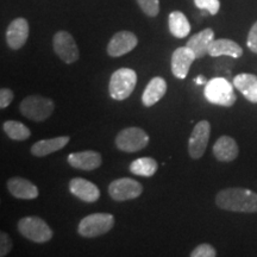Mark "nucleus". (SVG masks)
<instances>
[{"mask_svg":"<svg viewBox=\"0 0 257 257\" xmlns=\"http://www.w3.org/2000/svg\"><path fill=\"white\" fill-rule=\"evenodd\" d=\"M246 46L252 53L257 54V22L250 29L248 40H246Z\"/></svg>","mask_w":257,"mask_h":257,"instance_id":"31","label":"nucleus"},{"mask_svg":"<svg viewBox=\"0 0 257 257\" xmlns=\"http://www.w3.org/2000/svg\"><path fill=\"white\" fill-rule=\"evenodd\" d=\"M169 31L176 38H185L191 32V24L186 16L180 11H173L168 18Z\"/></svg>","mask_w":257,"mask_h":257,"instance_id":"23","label":"nucleus"},{"mask_svg":"<svg viewBox=\"0 0 257 257\" xmlns=\"http://www.w3.org/2000/svg\"><path fill=\"white\" fill-rule=\"evenodd\" d=\"M208 55L213 57L230 56L233 59H238L243 55V49L234 41L220 38V40H214L212 42L210 49H208Z\"/></svg>","mask_w":257,"mask_h":257,"instance_id":"19","label":"nucleus"},{"mask_svg":"<svg viewBox=\"0 0 257 257\" xmlns=\"http://www.w3.org/2000/svg\"><path fill=\"white\" fill-rule=\"evenodd\" d=\"M142 192V185L130 178L117 179L108 186V194L114 201L133 200L140 197Z\"/></svg>","mask_w":257,"mask_h":257,"instance_id":"9","label":"nucleus"},{"mask_svg":"<svg viewBox=\"0 0 257 257\" xmlns=\"http://www.w3.org/2000/svg\"><path fill=\"white\" fill-rule=\"evenodd\" d=\"M195 82H197L198 85H206V83H207L206 78H205V76H202V75L198 76V78L195 79Z\"/></svg>","mask_w":257,"mask_h":257,"instance_id":"32","label":"nucleus"},{"mask_svg":"<svg viewBox=\"0 0 257 257\" xmlns=\"http://www.w3.org/2000/svg\"><path fill=\"white\" fill-rule=\"evenodd\" d=\"M54 51L64 63L72 64L79 60L80 53L76 42L69 32L59 31L56 32L53 40Z\"/></svg>","mask_w":257,"mask_h":257,"instance_id":"8","label":"nucleus"},{"mask_svg":"<svg viewBox=\"0 0 257 257\" xmlns=\"http://www.w3.org/2000/svg\"><path fill=\"white\" fill-rule=\"evenodd\" d=\"M149 144V136L141 127L123 128L115 137V147L121 152L136 153Z\"/></svg>","mask_w":257,"mask_h":257,"instance_id":"7","label":"nucleus"},{"mask_svg":"<svg viewBox=\"0 0 257 257\" xmlns=\"http://www.w3.org/2000/svg\"><path fill=\"white\" fill-rule=\"evenodd\" d=\"M167 92V82L161 76H156L150 80L142 95V102L147 107H152L157 101L163 98Z\"/></svg>","mask_w":257,"mask_h":257,"instance_id":"20","label":"nucleus"},{"mask_svg":"<svg viewBox=\"0 0 257 257\" xmlns=\"http://www.w3.org/2000/svg\"><path fill=\"white\" fill-rule=\"evenodd\" d=\"M68 163L76 169L94 170L101 166L102 159L99 153L87 150V152L70 154L68 156Z\"/></svg>","mask_w":257,"mask_h":257,"instance_id":"15","label":"nucleus"},{"mask_svg":"<svg viewBox=\"0 0 257 257\" xmlns=\"http://www.w3.org/2000/svg\"><path fill=\"white\" fill-rule=\"evenodd\" d=\"M194 4L198 9L208 11V14L212 16L217 15L220 9L219 0H194Z\"/></svg>","mask_w":257,"mask_h":257,"instance_id":"27","label":"nucleus"},{"mask_svg":"<svg viewBox=\"0 0 257 257\" xmlns=\"http://www.w3.org/2000/svg\"><path fill=\"white\" fill-rule=\"evenodd\" d=\"M141 10L149 17H156L160 12L159 0H136Z\"/></svg>","mask_w":257,"mask_h":257,"instance_id":"26","label":"nucleus"},{"mask_svg":"<svg viewBox=\"0 0 257 257\" xmlns=\"http://www.w3.org/2000/svg\"><path fill=\"white\" fill-rule=\"evenodd\" d=\"M157 162L153 157H141L131 162L130 172L135 175L143 176V178H150L157 172Z\"/></svg>","mask_w":257,"mask_h":257,"instance_id":"24","label":"nucleus"},{"mask_svg":"<svg viewBox=\"0 0 257 257\" xmlns=\"http://www.w3.org/2000/svg\"><path fill=\"white\" fill-rule=\"evenodd\" d=\"M217 251L213 246L210 244L204 243L198 245L193 251L191 252V257H216Z\"/></svg>","mask_w":257,"mask_h":257,"instance_id":"28","label":"nucleus"},{"mask_svg":"<svg viewBox=\"0 0 257 257\" xmlns=\"http://www.w3.org/2000/svg\"><path fill=\"white\" fill-rule=\"evenodd\" d=\"M137 83V74L134 69L120 68L112 74L110 83H108V92L112 99L114 100H125L133 94Z\"/></svg>","mask_w":257,"mask_h":257,"instance_id":"3","label":"nucleus"},{"mask_svg":"<svg viewBox=\"0 0 257 257\" xmlns=\"http://www.w3.org/2000/svg\"><path fill=\"white\" fill-rule=\"evenodd\" d=\"M214 41V31L212 29L207 28L201 30L198 34L193 35L187 42V46L191 49L197 59H201L206 54H208V49L212 42Z\"/></svg>","mask_w":257,"mask_h":257,"instance_id":"16","label":"nucleus"},{"mask_svg":"<svg viewBox=\"0 0 257 257\" xmlns=\"http://www.w3.org/2000/svg\"><path fill=\"white\" fill-rule=\"evenodd\" d=\"M9 192L15 198L31 200L38 197V189L32 182L23 178H12L8 181Z\"/></svg>","mask_w":257,"mask_h":257,"instance_id":"18","label":"nucleus"},{"mask_svg":"<svg viewBox=\"0 0 257 257\" xmlns=\"http://www.w3.org/2000/svg\"><path fill=\"white\" fill-rule=\"evenodd\" d=\"M197 59L194 53L186 47H180L176 49L172 55V73L175 78L180 80L186 79L188 75L189 68H191L192 63Z\"/></svg>","mask_w":257,"mask_h":257,"instance_id":"12","label":"nucleus"},{"mask_svg":"<svg viewBox=\"0 0 257 257\" xmlns=\"http://www.w3.org/2000/svg\"><path fill=\"white\" fill-rule=\"evenodd\" d=\"M12 249V240L9 237L8 233H0V256H8L9 252Z\"/></svg>","mask_w":257,"mask_h":257,"instance_id":"29","label":"nucleus"},{"mask_svg":"<svg viewBox=\"0 0 257 257\" xmlns=\"http://www.w3.org/2000/svg\"><path fill=\"white\" fill-rule=\"evenodd\" d=\"M216 204L225 211L253 213L257 212V193L245 188H226L218 193Z\"/></svg>","mask_w":257,"mask_h":257,"instance_id":"1","label":"nucleus"},{"mask_svg":"<svg viewBox=\"0 0 257 257\" xmlns=\"http://www.w3.org/2000/svg\"><path fill=\"white\" fill-rule=\"evenodd\" d=\"M14 92L10 88H2L0 89V108L8 107V106L11 104L12 100H14Z\"/></svg>","mask_w":257,"mask_h":257,"instance_id":"30","label":"nucleus"},{"mask_svg":"<svg viewBox=\"0 0 257 257\" xmlns=\"http://www.w3.org/2000/svg\"><path fill=\"white\" fill-rule=\"evenodd\" d=\"M69 191L74 197L85 202H95L100 198L99 188L93 182L82 178H75L70 180Z\"/></svg>","mask_w":257,"mask_h":257,"instance_id":"14","label":"nucleus"},{"mask_svg":"<svg viewBox=\"0 0 257 257\" xmlns=\"http://www.w3.org/2000/svg\"><path fill=\"white\" fill-rule=\"evenodd\" d=\"M210 135L211 125L207 120H200L193 128L188 141V153L193 160H199L206 152Z\"/></svg>","mask_w":257,"mask_h":257,"instance_id":"10","label":"nucleus"},{"mask_svg":"<svg viewBox=\"0 0 257 257\" xmlns=\"http://www.w3.org/2000/svg\"><path fill=\"white\" fill-rule=\"evenodd\" d=\"M233 86L250 102H257V76L253 74L243 73L234 76Z\"/></svg>","mask_w":257,"mask_h":257,"instance_id":"22","label":"nucleus"},{"mask_svg":"<svg viewBox=\"0 0 257 257\" xmlns=\"http://www.w3.org/2000/svg\"><path fill=\"white\" fill-rule=\"evenodd\" d=\"M138 44V38L131 31H119L113 35L107 44V54L112 57H119L133 51Z\"/></svg>","mask_w":257,"mask_h":257,"instance_id":"11","label":"nucleus"},{"mask_svg":"<svg viewBox=\"0 0 257 257\" xmlns=\"http://www.w3.org/2000/svg\"><path fill=\"white\" fill-rule=\"evenodd\" d=\"M114 226V217L110 213H93L80 221L78 233L86 238H94L107 233Z\"/></svg>","mask_w":257,"mask_h":257,"instance_id":"5","label":"nucleus"},{"mask_svg":"<svg viewBox=\"0 0 257 257\" xmlns=\"http://www.w3.org/2000/svg\"><path fill=\"white\" fill-rule=\"evenodd\" d=\"M54 101L42 95H29L19 105L21 113L28 119L34 121H43L53 114Z\"/></svg>","mask_w":257,"mask_h":257,"instance_id":"4","label":"nucleus"},{"mask_svg":"<svg viewBox=\"0 0 257 257\" xmlns=\"http://www.w3.org/2000/svg\"><path fill=\"white\" fill-rule=\"evenodd\" d=\"M29 37V23L25 18H16L9 25L6 31L8 46L14 50L21 49Z\"/></svg>","mask_w":257,"mask_h":257,"instance_id":"13","label":"nucleus"},{"mask_svg":"<svg viewBox=\"0 0 257 257\" xmlns=\"http://www.w3.org/2000/svg\"><path fill=\"white\" fill-rule=\"evenodd\" d=\"M204 94L208 102L224 107H230L237 100L232 83L224 78H213L207 81L205 85Z\"/></svg>","mask_w":257,"mask_h":257,"instance_id":"2","label":"nucleus"},{"mask_svg":"<svg viewBox=\"0 0 257 257\" xmlns=\"http://www.w3.org/2000/svg\"><path fill=\"white\" fill-rule=\"evenodd\" d=\"M70 137L68 136H61L55 138H49V140H42L38 141L31 147V154L36 157H44L49 154L62 149L69 143Z\"/></svg>","mask_w":257,"mask_h":257,"instance_id":"21","label":"nucleus"},{"mask_svg":"<svg viewBox=\"0 0 257 257\" xmlns=\"http://www.w3.org/2000/svg\"><path fill=\"white\" fill-rule=\"evenodd\" d=\"M17 227L19 233L31 242L46 243L53 238V231L49 225L38 217L22 218Z\"/></svg>","mask_w":257,"mask_h":257,"instance_id":"6","label":"nucleus"},{"mask_svg":"<svg viewBox=\"0 0 257 257\" xmlns=\"http://www.w3.org/2000/svg\"><path fill=\"white\" fill-rule=\"evenodd\" d=\"M3 127H4L5 134L14 141H25L31 135L27 125H24L23 123L17 120L5 121Z\"/></svg>","mask_w":257,"mask_h":257,"instance_id":"25","label":"nucleus"},{"mask_svg":"<svg viewBox=\"0 0 257 257\" xmlns=\"http://www.w3.org/2000/svg\"><path fill=\"white\" fill-rule=\"evenodd\" d=\"M238 146L232 137L221 136L213 146V155L221 162H231L238 156Z\"/></svg>","mask_w":257,"mask_h":257,"instance_id":"17","label":"nucleus"}]
</instances>
